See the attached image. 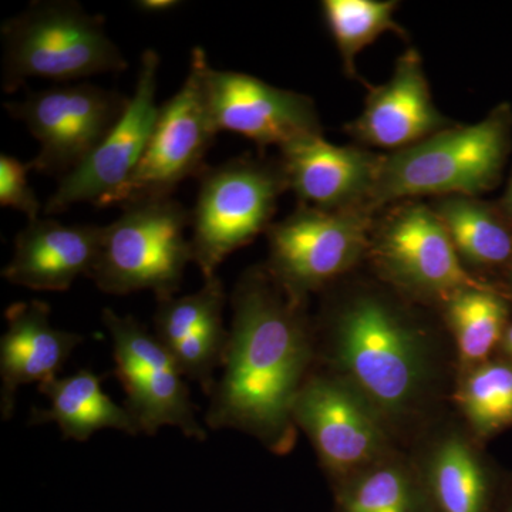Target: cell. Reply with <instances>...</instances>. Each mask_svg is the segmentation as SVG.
Listing matches in <instances>:
<instances>
[{
    "label": "cell",
    "mask_w": 512,
    "mask_h": 512,
    "mask_svg": "<svg viewBox=\"0 0 512 512\" xmlns=\"http://www.w3.org/2000/svg\"><path fill=\"white\" fill-rule=\"evenodd\" d=\"M313 318L316 362L346 380L409 448L451 410L458 360L443 320L382 281L323 291Z\"/></svg>",
    "instance_id": "obj_1"
},
{
    "label": "cell",
    "mask_w": 512,
    "mask_h": 512,
    "mask_svg": "<svg viewBox=\"0 0 512 512\" xmlns=\"http://www.w3.org/2000/svg\"><path fill=\"white\" fill-rule=\"evenodd\" d=\"M231 306L224 372L212 387L205 423L242 431L284 456L296 443V397L318 365L308 301L258 265L239 276Z\"/></svg>",
    "instance_id": "obj_2"
},
{
    "label": "cell",
    "mask_w": 512,
    "mask_h": 512,
    "mask_svg": "<svg viewBox=\"0 0 512 512\" xmlns=\"http://www.w3.org/2000/svg\"><path fill=\"white\" fill-rule=\"evenodd\" d=\"M511 134L512 110L501 104L480 123L448 127L384 156L367 211L424 195L477 197L493 190L510 153Z\"/></svg>",
    "instance_id": "obj_3"
},
{
    "label": "cell",
    "mask_w": 512,
    "mask_h": 512,
    "mask_svg": "<svg viewBox=\"0 0 512 512\" xmlns=\"http://www.w3.org/2000/svg\"><path fill=\"white\" fill-rule=\"evenodd\" d=\"M2 89L15 93L30 79L72 82L121 73L128 63L106 32L103 16L73 0L33 2L2 25Z\"/></svg>",
    "instance_id": "obj_4"
},
{
    "label": "cell",
    "mask_w": 512,
    "mask_h": 512,
    "mask_svg": "<svg viewBox=\"0 0 512 512\" xmlns=\"http://www.w3.org/2000/svg\"><path fill=\"white\" fill-rule=\"evenodd\" d=\"M191 211L173 197L146 198L124 205L123 214L103 227L96 264L89 278L109 295L151 291L175 296L194 262Z\"/></svg>",
    "instance_id": "obj_5"
},
{
    "label": "cell",
    "mask_w": 512,
    "mask_h": 512,
    "mask_svg": "<svg viewBox=\"0 0 512 512\" xmlns=\"http://www.w3.org/2000/svg\"><path fill=\"white\" fill-rule=\"evenodd\" d=\"M286 188L281 160L242 156L202 173L190 239L194 264L204 279L217 275L232 252L268 232Z\"/></svg>",
    "instance_id": "obj_6"
},
{
    "label": "cell",
    "mask_w": 512,
    "mask_h": 512,
    "mask_svg": "<svg viewBox=\"0 0 512 512\" xmlns=\"http://www.w3.org/2000/svg\"><path fill=\"white\" fill-rule=\"evenodd\" d=\"M330 487L403 448L386 421L343 377L316 365L293 406Z\"/></svg>",
    "instance_id": "obj_7"
},
{
    "label": "cell",
    "mask_w": 512,
    "mask_h": 512,
    "mask_svg": "<svg viewBox=\"0 0 512 512\" xmlns=\"http://www.w3.org/2000/svg\"><path fill=\"white\" fill-rule=\"evenodd\" d=\"M367 256L379 281L421 305L439 306L453 293L488 286L468 271L433 208L417 202L387 215Z\"/></svg>",
    "instance_id": "obj_8"
},
{
    "label": "cell",
    "mask_w": 512,
    "mask_h": 512,
    "mask_svg": "<svg viewBox=\"0 0 512 512\" xmlns=\"http://www.w3.org/2000/svg\"><path fill=\"white\" fill-rule=\"evenodd\" d=\"M365 208L328 211L301 205L268 229L266 268L286 291L308 301L348 276L369 254L372 225Z\"/></svg>",
    "instance_id": "obj_9"
},
{
    "label": "cell",
    "mask_w": 512,
    "mask_h": 512,
    "mask_svg": "<svg viewBox=\"0 0 512 512\" xmlns=\"http://www.w3.org/2000/svg\"><path fill=\"white\" fill-rule=\"evenodd\" d=\"M207 53L201 46L191 52L183 86L158 110L156 124L136 173L107 204H130L146 198L171 197L188 177H201L204 160L218 134L208 103Z\"/></svg>",
    "instance_id": "obj_10"
},
{
    "label": "cell",
    "mask_w": 512,
    "mask_h": 512,
    "mask_svg": "<svg viewBox=\"0 0 512 512\" xmlns=\"http://www.w3.org/2000/svg\"><path fill=\"white\" fill-rule=\"evenodd\" d=\"M101 318L113 340L114 375L127 396L124 407L138 433L154 436L161 427L173 426L190 439H207L183 373L157 336L134 316H120L110 308Z\"/></svg>",
    "instance_id": "obj_11"
},
{
    "label": "cell",
    "mask_w": 512,
    "mask_h": 512,
    "mask_svg": "<svg viewBox=\"0 0 512 512\" xmlns=\"http://www.w3.org/2000/svg\"><path fill=\"white\" fill-rule=\"evenodd\" d=\"M130 97L94 84L59 86L6 103L10 117L39 143L30 170L60 178L96 150L126 110Z\"/></svg>",
    "instance_id": "obj_12"
},
{
    "label": "cell",
    "mask_w": 512,
    "mask_h": 512,
    "mask_svg": "<svg viewBox=\"0 0 512 512\" xmlns=\"http://www.w3.org/2000/svg\"><path fill=\"white\" fill-rule=\"evenodd\" d=\"M160 63L156 50L143 53L136 89L126 110L96 150L60 178L55 194L46 202V215L60 214L84 202L107 207L133 177L146 153L160 110L156 103Z\"/></svg>",
    "instance_id": "obj_13"
},
{
    "label": "cell",
    "mask_w": 512,
    "mask_h": 512,
    "mask_svg": "<svg viewBox=\"0 0 512 512\" xmlns=\"http://www.w3.org/2000/svg\"><path fill=\"white\" fill-rule=\"evenodd\" d=\"M433 512H495L504 478L456 413L427 427L407 448Z\"/></svg>",
    "instance_id": "obj_14"
},
{
    "label": "cell",
    "mask_w": 512,
    "mask_h": 512,
    "mask_svg": "<svg viewBox=\"0 0 512 512\" xmlns=\"http://www.w3.org/2000/svg\"><path fill=\"white\" fill-rule=\"evenodd\" d=\"M208 103L218 133L229 131L269 147L320 133L315 104L308 96L279 89L247 73L208 66Z\"/></svg>",
    "instance_id": "obj_15"
},
{
    "label": "cell",
    "mask_w": 512,
    "mask_h": 512,
    "mask_svg": "<svg viewBox=\"0 0 512 512\" xmlns=\"http://www.w3.org/2000/svg\"><path fill=\"white\" fill-rule=\"evenodd\" d=\"M382 161L362 148L333 146L322 134L299 137L281 147L288 188L301 205L319 210H367Z\"/></svg>",
    "instance_id": "obj_16"
},
{
    "label": "cell",
    "mask_w": 512,
    "mask_h": 512,
    "mask_svg": "<svg viewBox=\"0 0 512 512\" xmlns=\"http://www.w3.org/2000/svg\"><path fill=\"white\" fill-rule=\"evenodd\" d=\"M451 126L431 99L419 53L407 50L389 82L370 89L365 109L349 124V133L367 146L399 151Z\"/></svg>",
    "instance_id": "obj_17"
},
{
    "label": "cell",
    "mask_w": 512,
    "mask_h": 512,
    "mask_svg": "<svg viewBox=\"0 0 512 512\" xmlns=\"http://www.w3.org/2000/svg\"><path fill=\"white\" fill-rule=\"evenodd\" d=\"M157 339L173 356L184 377L201 384L210 396L215 370L224 365L229 329L224 325L227 292L217 275L191 295L157 301Z\"/></svg>",
    "instance_id": "obj_18"
},
{
    "label": "cell",
    "mask_w": 512,
    "mask_h": 512,
    "mask_svg": "<svg viewBox=\"0 0 512 512\" xmlns=\"http://www.w3.org/2000/svg\"><path fill=\"white\" fill-rule=\"evenodd\" d=\"M5 318L8 329L0 340V413L3 420H9L20 387L59 377L84 338L56 329L50 322L49 305L37 299L13 303Z\"/></svg>",
    "instance_id": "obj_19"
},
{
    "label": "cell",
    "mask_w": 512,
    "mask_h": 512,
    "mask_svg": "<svg viewBox=\"0 0 512 512\" xmlns=\"http://www.w3.org/2000/svg\"><path fill=\"white\" fill-rule=\"evenodd\" d=\"M103 238V227L30 221L16 235L15 251L2 276L33 291L64 292L79 276H89Z\"/></svg>",
    "instance_id": "obj_20"
},
{
    "label": "cell",
    "mask_w": 512,
    "mask_h": 512,
    "mask_svg": "<svg viewBox=\"0 0 512 512\" xmlns=\"http://www.w3.org/2000/svg\"><path fill=\"white\" fill-rule=\"evenodd\" d=\"M103 377L90 370L76 375L56 377L39 384V392L49 399L47 409H32L30 426L56 423L64 439L87 441L96 431L114 429L138 434L126 407L119 406L101 389Z\"/></svg>",
    "instance_id": "obj_21"
},
{
    "label": "cell",
    "mask_w": 512,
    "mask_h": 512,
    "mask_svg": "<svg viewBox=\"0 0 512 512\" xmlns=\"http://www.w3.org/2000/svg\"><path fill=\"white\" fill-rule=\"evenodd\" d=\"M333 512H433L406 448L333 485Z\"/></svg>",
    "instance_id": "obj_22"
},
{
    "label": "cell",
    "mask_w": 512,
    "mask_h": 512,
    "mask_svg": "<svg viewBox=\"0 0 512 512\" xmlns=\"http://www.w3.org/2000/svg\"><path fill=\"white\" fill-rule=\"evenodd\" d=\"M437 308L456 349L458 372L491 359L510 325L508 303L490 285L453 293Z\"/></svg>",
    "instance_id": "obj_23"
},
{
    "label": "cell",
    "mask_w": 512,
    "mask_h": 512,
    "mask_svg": "<svg viewBox=\"0 0 512 512\" xmlns=\"http://www.w3.org/2000/svg\"><path fill=\"white\" fill-rule=\"evenodd\" d=\"M433 211L446 227L464 265H510L512 225L503 211L466 195L441 197L434 202Z\"/></svg>",
    "instance_id": "obj_24"
},
{
    "label": "cell",
    "mask_w": 512,
    "mask_h": 512,
    "mask_svg": "<svg viewBox=\"0 0 512 512\" xmlns=\"http://www.w3.org/2000/svg\"><path fill=\"white\" fill-rule=\"evenodd\" d=\"M451 407L483 443L511 427L512 363L491 357L458 372Z\"/></svg>",
    "instance_id": "obj_25"
},
{
    "label": "cell",
    "mask_w": 512,
    "mask_h": 512,
    "mask_svg": "<svg viewBox=\"0 0 512 512\" xmlns=\"http://www.w3.org/2000/svg\"><path fill=\"white\" fill-rule=\"evenodd\" d=\"M397 2L393 0H325L323 16L335 39L343 66L350 77L356 76V57L377 37L386 32L403 35L394 20Z\"/></svg>",
    "instance_id": "obj_26"
},
{
    "label": "cell",
    "mask_w": 512,
    "mask_h": 512,
    "mask_svg": "<svg viewBox=\"0 0 512 512\" xmlns=\"http://www.w3.org/2000/svg\"><path fill=\"white\" fill-rule=\"evenodd\" d=\"M30 165L18 158L0 156V205L22 212L30 221L39 220L42 204L29 184Z\"/></svg>",
    "instance_id": "obj_27"
},
{
    "label": "cell",
    "mask_w": 512,
    "mask_h": 512,
    "mask_svg": "<svg viewBox=\"0 0 512 512\" xmlns=\"http://www.w3.org/2000/svg\"><path fill=\"white\" fill-rule=\"evenodd\" d=\"M181 2L177 0H140L136 2L138 9L148 13H163L178 8Z\"/></svg>",
    "instance_id": "obj_28"
},
{
    "label": "cell",
    "mask_w": 512,
    "mask_h": 512,
    "mask_svg": "<svg viewBox=\"0 0 512 512\" xmlns=\"http://www.w3.org/2000/svg\"><path fill=\"white\" fill-rule=\"evenodd\" d=\"M495 512H512V477L503 481Z\"/></svg>",
    "instance_id": "obj_29"
},
{
    "label": "cell",
    "mask_w": 512,
    "mask_h": 512,
    "mask_svg": "<svg viewBox=\"0 0 512 512\" xmlns=\"http://www.w3.org/2000/svg\"><path fill=\"white\" fill-rule=\"evenodd\" d=\"M500 349L503 350L505 359L512 363V323L505 330L503 340L500 343Z\"/></svg>",
    "instance_id": "obj_30"
},
{
    "label": "cell",
    "mask_w": 512,
    "mask_h": 512,
    "mask_svg": "<svg viewBox=\"0 0 512 512\" xmlns=\"http://www.w3.org/2000/svg\"><path fill=\"white\" fill-rule=\"evenodd\" d=\"M501 211L508 220L512 221V175L510 183H508L507 191H505L503 201H501Z\"/></svg>",
    "instance_id": "obj_31"
},
{
    "label": "cell",
    "mask_w": 512,
    "mask_h": 512,
    "mask_svg": "<svg viewBox=\"0 0 512 512\" xmlns=\"http://www.w3.org/2000/svg\"><path fill=\"white\" fill-rule=\"evenodd\" d=\"M508 269H510V274H508V279H510V286H511V291H512V259H511L510 265H508Z\"/></svg>",
    "instance_id": "obj_32"
}]
</instances>
